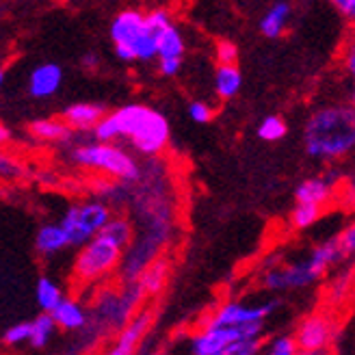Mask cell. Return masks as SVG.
Segmentation results:
<instances>
[{
  "mask_svg": "<svg viewBox=\"0 0 355 355\" xmlns=\"http://www.w3.org/2000/svg\"><path fill=\"white\" fill-rule=\"evenodd\" d=\"M63 83V67L59 63H42L28 76V92L33 98L46 100L52 98Z\"/></svg>",
  "mask_w": 355,
  "mask_h": 355,
  "instance_id": "obj_11",
  "label": "cell"
},
{
  "mask_svg": "<svg viewBox=\"0 0 355 355\" xmlns=\"http://www.w3.org/2000/svg\"><path fill=\"white\" fill-rule=\"evenodd\" d=\"M325 273L318 269L312 262V258H304L291 264H282L275 269H269L262 275V286L266 291L273 293H286V291H301L314 286V284L321 279Z\"/></svg>",
  "mask_w": 355,
  "mask_h": 355,
  "instance_id": "obj_7",
  "label": "cell"
},
{
  "mask_svg": "<svg viewBox=\"0 0 355 355\" xmlns=\"http://www.w3.org/2000/svg\"><path fill=\"white\" fill-rule=\"evenodd\" d=\"M111 219V208L102 202H83V204H72L65 215L61 217L59 225L67 234L69 247H80L87 241H92L104 223Z\"/></svg>",
  "mask_w": 355,
  "mask_h": 355,
  "instance_id": "obj_5",
  "label": "cell"
},
{
  "mask_svg": "<svg viewBox=\"0 0 355 355\" xmlns=\"http://www.w3.org/2000/svg\"><path fill=\"white\" fill-rule=\"evenodd\" d=\"M98 234L102 239H106V241H111L113 245H117L121 252L132 243V236H135L132 223L128 219H123V217H111L109 221L104 223V227L100 230Z\"/></svg>",
  "mask_w": 355,
  "mask_h": 355,
  "instance_id": "obj_22",
  "label": "cell"
},
{
  "mask_svg": "<svg viewBox=\"0 0 355 355\" xmlns=\"http://www.w3.org/2000/svg\"><path fill=\"white\" fill-rule=\"evenodd\" d=\"M146 26V15L137 11V9H126L115 15V20L111 22V40L115 46H121V48H128L135 44V40L141 35ZM132 52V50H130Z\"/></svg>",
  "mask_w": 355,
  "mask_h": 355,
  "instance_id": "obj_12",
  "label": "cell"
},
{
  "mask_svg": "<svg viewBox=\"0 0 355 355\" xmlns=\"http://www.w3.org/2000/svg\"><path fill=\"white\" fill-rule=\"evenodd\" d=\"M89 132L100 144H115L117 139L126 137L132 148L146 156L161 154L171 135L167 117L146 104H126L113 113H106Z\"/></svg>",
  "mask_w": 355,
  "mask_h": 355,
  "instance_id": "obj_1",
  "label": "cell"
},
{
  "mask_svg": "<svg viewBox=\"0 0 355 355\" xmlns=\"http://www.w3.org/2000/svg\"><path fill=\"white\" fill-rule=\"evenodd\" d=\"M9 137H11L9 128H5L3 123H0V146H3V144H7V141H9Z\"/></svg>",
  "mask_w": 355,
  "mask_h": 355,
  "instance_id": "obj_38",
  "label": "cell"
},
{
  "mask_svg": "<svg viewBox=\"0 0 355 355\" xmlns=\"http://www.w3.org/2000/svg\"><path fill=\"white\" fill-rule=\"evenodd\" d=\"M31 137L46 141V144H67L74 139V130L67 126L61 117H46L37 119L28 126Z\"/></svg>",
  "mask_w": 355,
  "mask_h": 355,
  "instance_id": "obj_16",
  "label": "cell"
},
{
  "mask_svg": "<svg viewBox=\"0 0 355 355\" xmlns=\"http://www.w3.org/2000/svg\"><path fill=\"white\" fill-rule=\"evenodd\" d=\"M169 273H171V264L165 258H156L141 269V273L137 275V286L146 297H156L167 286Z\"/></svg>",
  "mask_w": 355,
  "mask_h": 355,
  "instance_id": "obj_14",
  "label": "cell"
},
{
  "mask_svg": "<svg viewBox=\"0 0 355 355\" xmlns=\"http://www.w3.org/2000/svg\"><path fill=\"white\" fill-rule=\"evenodd\" d=\"M345 65H347V72H349V74H355V52H353V50L347 52V61H345Z\"/></svg>",
  "mask_w": 355,
  "mask_h": 355,
  "instance_id": "obj_37",
  "label": "cell"
},
{
  "mask_svg": "<svg viewBox=\"0 0 355 355\" xmlns=\"http://www.w3.org/2000/svg\"><path fill=\"white\" fill-rule=\"evenodd\" d=\"M3 80H5V69L0 67V85H3Z\"/></svg>",
  "mask_w": 355,
  "mask_h": 355,
  "instance_id": "obj_40",
  "label": "cell"
},
{
  "mask_svg": "<svg viewBox=\"0 0 355 355\" xmlns=\"http://www.w3.org/2000/svg\"><path fill=\"white\" fill-rule=\"evenodd\" d=\"M323 215V206L316 204H306V202H297L293 212H291V225L295 230H308L312 227Z\"/></svg>",
  "mask_w": 355,
  "mask_h": 355,
  "instance_id": "obj_25",
  "label": "cell"
},
{
  "mask_svg": "<svg viewBox=\"0 0 355 355\" xmlns=\"http://www.w3.org/2000/svg\"><path fill=\"white\" fill-rule=\"evenodd\" d=\"M31 323V338H28V345L35 347V349H44L50 340H52V336L57 334V325L55 321H52V316L48 312H42L33 318Z\"/></svg>",
  "mask_w": 355,
  "mask_h": 355,
  "instance_id": "obj_23",
  "label": "cell"
},
{
  "mask_svg": "<svg viewBox=\"0 0 355 355\" xmlns=\"http://www.w3.org/2000/svg\"><path fill=\"white\" fill-rule=\"evenodd\" d=\"M349 286H351V273L349 275H343V277H338L334 284H331V295L334 297H347V293H349Z\"/></svg>",
  "mask_w": 355,
  "mask_h": 355,
  "instance_id": "obj_35",
  "label": "cell"
},
{
  "mask_svg": "<svg viewBox=\"0 0 355 355\" xmlns=\"http://www.w3.org/2000/svg\"><path fill=\"white\" fill-rule=\"evenodd\" d=\"M61 299H63V293L55 279H50V277L37 279V286H35V301H37L42 312H52Z\"/></svg>",
  "mask_w": 355,
  "mask_h": 355,
  "instance_id": "obj_24",
  "label": "cell"
},
{
  "mask_svg": "<svg viewBox=\"0 0 355 355\" xmlns=\"http://www.w3.org/2000/svg\"><path fill=\"white\" fill-rule=\"evenodd\" d=\"M297 355H329L327 351H297Z\"/></svg>",
  "mask_w": 355,
  "mask_h": 355,
  "instance_id": "obj_39",
  "label": "cell"
},
{
  "mask_svg": "<svg viewBox=\"0 0 355 355\" xmlns=\"http://www.w3.org/2000/svg\"><path fill=\"white\" fill-rule=\"evenodd\" d=\"M24 175V165L17 158L0 152V180H17Z\"/></svg>",
  "mask_w": 355,
  "mask_h": 355,
  "instance_id": "obj_29",
  "label": "cell"
},
{
  "mask_svg": "<svg viewBox=\"0 0 355 355\" xmlns=\"http://www.w3.org/2000/svg\"><path fill=\"white\" fill-rule=\"evenodd\" d=\"M152 323H154V310L152 308H144L141 312H137L126 323V327L121 329V334L117 336L113 347L106 351V355H135L141 340H144L146 334L150 331Z\"/></svg>",
  "mask_w": 355,
  "mask_h": 355,
  "instance_id": "obj_10",
  "label": "cell"
},
{
  "mask_svg": "<svg viewBox=\"0 0 355 355\" xmlns=\"http://www.w3.org/2000/svg\"><path fill=\"white\" fill-rule=\"evenodd\" d=\"M306 152L318 161H340L355 148V111L351 106L318 109L304 130Z\"/></svg>",
  "mask_w": 355,
  "mask_h": 355,
  "instance_id": "obj_2",
  "label": "cell"
},
{
  "mask_svg": "<svg viewBox=\"0 0 355 355\" xmlns=\"http://www.w3.org/2000/svg\"><path fill=\"white\" fill-rule=\"evenodd\" d=\"M336 323L334 318L323 312H312L295 329L293 340L299 351H327L334 343Z\"/></svg>",
  "mask_w": 355,
  "mask_h": 355,
  "instance_id": "obj_9",
  "label": "cell"
},
{
  "mask_svg": "<svg viewBox=\"0 0 355 355\" xmlns=\"http://www.w3.org/2000/svg\"><path fill=\"white\" fill-rule=\"evenodd\" d=\"M150 355H163V353H150Z\"/></svg>",
  "mask_w": 355,
  "mask_h": 355,
  "instance_id": "obj_41",
  "label": "cell"
},
{
  "mask_svg": "<svg viewBox=\"0 0 355 355\" xmlns=\"http://www.w3.org/2000/svg\"><path fill=\"white\" fill-rule=\"evenodd\" d=\"M262 351V336L260 338H247V340H236L232 345H227L225 349L217 351L215 355H258ZM178 355H191L180 351Z\"/></svg>",
  "mask_w": 355,
  "mask_h": 355,
  "instance_id": "obj_27",
  "label": "cell"
},
{
  "mask_svg": "<svg viewBox=\"0 0 355 355\" xmlns=\"http://www.w3.org/2000/svg\"><path fill=\"white\" fill-rule=\"evenodd\" d=\"M331 5L338 9V13L347 20H353L355 17V0H331Z\"/></svg>",
  "mask_w": 355,
  "mask_h": 355,
  "instance_id": "obj_34",
  "label": "cell"
},
{
  "mask_svg": "<svg viewBox=\"0 0 355 355\" xmlns=\"http://www.w3.org/2000/svg\"><path fill=\"white\" fill-rule=\"evenodd\" d=\"M288 132V126H286V121H284L279 115H269V117H264L260 121V126H258V137L262 141H269V144H273V141H279L284 139Z\"/></svg>",
  "mask_w": 355,
  "mask_h": 355,
  "instance_id": "obj_26",
  "label": "cell"
},
{
  "mask_svg": "<svg viewBox=\"0 0 355 355\" xmlns=\"http://www.w3.org/2000/svg\"><path fill=\"white\" fill-rule=\"evenodd\" d=\"M217 59H219V65H236L239 61V48L232 44V42H219L217 46Z\"/></svg>",
  "mask_w": 355,
  "mask_h": 355,
  "instance_id": "obj_32",
  "label": "cell"
},
{
  "mask_svg": "<svg viewBox=\"0 0 355 355\" xmlns=\"http://www.w3.org/2000/svg\"><path fill=\"white\" fill-rule=\"evenodd\" d=\"M69 247L67 234L59 223H44L35 234V250L42 256H57Z\"/></svg>",
  "mask_w": 355,
  "mask_h": 355,
  "instance_id": "obj_17",
  "label": "cell"
},
{
  "mask_svg": "<svg viewBox=\"0 0 355 355\" xmlns=\"http://www.w3.org/2000/svg\"><path fill=\"white\" fill-rule=\"evenodd\" d=\"M297 345L293 340V336H277L275 340H271L269 347H262L258 355H297Z\"/></svg>",
  "mask_w": 355,
  "mask_h": 355,
  "instance_id": "obj_28",
  "label": "cell"
},
{
  "mask_svg": "<svg viewBox=\"0 0 355 355\" xmlns=\"http://www.w3.org/2000/svg\"><path fill=\"white\" fill-rule=\"evenodd\" d=\"M83 67L85 69H98L100 67V57L96 55V52H87V55L83 57Z\"/></svg>",
  "mask_w": 355,
  "mask_h": 355,
  "instance_id": "obj_36",
  "label": "cell"
},
{
  "mask_svg": "<svg viewBox=\"0 0 355 355\" xmlns=\"http://www.w3.org/2000/svg\"><path fill=\"white\" fill-rule=\"evenodd\" d=\"M158 61H173V63H182L184 57V37L180 28L173 22L163 31L161 40H158V50H156Z\"/></svg>",
  "mask_w": 355,
  "mask_h": 355,
  "instance_id": "obj_20",
  "label": "cell"
},
{
  "mask_svg": "<svg viewBox=\"0 0 355 355\" xmlns=\"http://www.w3.org/2000/svg\"><path fill=\"white\" fill-rule=\"evenodd\" d=\"M121 262V250L111 241L96 234L92 241L80 245L74 260V279L78 284H94L111 275Z\"/></svg>",
  "mask_w": 355,
  "mask_h": 355,
  "instance_id": "obj_4",
  "label": "cell"
},
{
  "mask_svg": "<svg viewBox=\"0 0 355 355\" xmlns=\"http://www.w3.org/2000/svg\"><path fill=\"white\" fill-rule=\"evenodd\" d=\"M334 195V182L327 178H308L295 189V200L306 202V204H316L325 206L329 198Z\"/></svg>",
  "mask_w": 355,
  "mask_h": 355,
  "instance_id": "obj_18",
  "label": "cell"
},
{
  "mask_svg": "<svg viewBox=\"0 0 355 355\" xmlns=\"http://www.w3.org/2000/svg\"><path fill=\"white\" fill-rule=\"evenodd\" d=\"M215 115V111L210 109V104L202 102V100H195L189 104V117L195 121V123H208Z\"/></svg>",
  "mask_w": 355,
  "mask_h": 355,
  "instance_id": "obj_31",
  "label": "cell"
},
{
  "mask_svg": "<svg viewBox=\"0 0 355 355\" xmlns=\"http://www.w3.org/2000/svg\"><path fill=\"white\" fill-rule=\"evenodd\" d=\"M72 161L85 169L109 173L123 182H135L141 175V169L132 154H128L115 144H100V141H96V144H83L72 150Z\"/></svg>",
  "mask_w": 355,
  "mask_h": 355,
  "instance_id": "obj_3",
  "label": "cell"
},
{
  "mask_svg": "<svg viewBox=\"0 0 355 355\" xmlns=\"http://www.w3.org/2000/svg\"><path fill=\"white\" fill-rule=\"evenodd\" d=\"M288 20H291V5L286 3V0H279V3H275L269 11L262 15L260 33L269 40H277L284 35V31H286Z\"/></svg>",
  "mask_w": 355,
  "mask_h": 355,
  "instance_id": "obj_19",
  "label": "cell"
},
{
  "mask_svg": "<svg viewBox=\"0 0 355 355\" xmlns=\"http://www.w3.org/2000/svg\"><path fill=\"white\" fill-rule=\"evenodd\" d=\"M28 338H31V323H15L3 334V343L7 347H20L28 343Z\"/></svg>",
  "mask_w": 355,
  "mask_h": 355,
  "instance_id": "obj_30",
  "label": "cell"
},
{
  "mask_svg": "<svg viewBox=\"0 0 355 355\" xmlns=\"http://www.w3.org/2000/svg\"><path fill=\"white\" fill-rule=\"evenodd\" d=\"M243 87V74L239 65H219L215 74V89L221 100H232Z\"/></svg>",
  "mask_w": 355,
  "mask_h": 355,
  "instance_id": "obj_21",
  "label": "cell"
},
{
  "mask_svg": "<svg viewBox=\"0 0 355 355\" xmlns=\"http://www.w3.org/2000/svg\"><path fill=\"white\" fill-rule=\"evenodd\" d=\"M106 115V106L94 102H76L63 109L61 119L67 123L74 132H89L96 123Z\"/></svg>",
  "mask_w": 355,
  "mask_h": 355,
  "instance_id": "obj_13",
  "label": "cell"
},
{
  "mask_svg": "<svg viewBox=\"0 0 355 355\" xmlns=\"http://www.w3.org/2000/svg\"><path fill=\"white\" fill-rule=\"evenodd\" d=\"M264 334V323H250V325H234V327H202L189 336L184 353L191 355H215L217 351L225 349L236 340L260 338Z\"/></svg>",
  "mask_w": 355,
  "mask_h": 355,
  "instance_id": "obj_6",
  "label": "cell"
},
{
  "mask_svg": "<svg viewBox=\"0 0 355 355\" xmlns=\"http://www.w3.org/2000/svg\"><path fill=\"white\" fill-rule=\"evenodd\" d=\"M277 308V301L271 299L266 304H245V301H225L215 312L208 316L204 327H234V325H250L264 323Z\"/></svg>",
  "mask_w": 355,
  "mask_h": 355,
  "instance_id": "obj_8",
  "label": "cell"
},
{
  "mask_svg": "<svg viewBox=\"0 0 355 355\" xmlns=\"http://www.w3.org/2000/svg\"><path fill=\"white\" fill-rule=\"evenodd\" d=\"M52 316V321L59 329H65V331H78V329H85L87 327V312L85 308L78 304L76 299H69V297H63L59 304L55 306V310L48 312Z\"/></svg>",
  "mask_w": 355,
  "mask_h": 355,
  "instance_id": "obj_15",
  "label": "cell"
},
{
  "mask_svg": "<svg viewBox=\"0 0 355 355\" xmlns=\"http://www.w3.org/2000/svg\"><path fill=\"white\" fill-rule=\"evenodd\" d=\"M336 241H338V247H340V252H343L345 258L353 256V252H355V225L353 223L347 225L343 232L336 236Z\"/></svg>",
  "mask_w": 355,
  "mask_h": 355,
  "instance_id": "obj_33",
  "label": "cell"
}]
</instances>
